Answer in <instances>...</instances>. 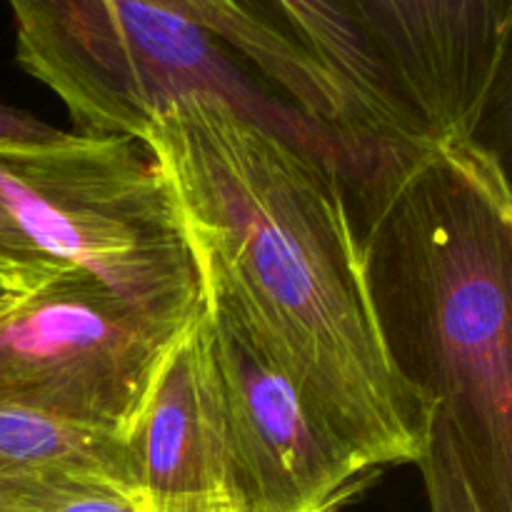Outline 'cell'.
Returning a JSON list of instances; mask_svg holds the SVG:
<instances>
[{
  "mask_svg": "<svg viewBox=\"0 0 512 512\" xmlns=\"http://www.w3.org/2000/svg\"><path fill=\"white\" fill-rule=\"evenodd\" d=\"M0 288H10V285H8V283H5V280H3V278H0ZM10 290H15V288H10ZM15 293H18V290H15ZM20 295H23V293H20Z\"/></svg>",
  "mask_w": 512,
  "mask_h": 512,
  "instance_id": "obj_17",
  "label": "cell"
},
{
  "mask_svg": "<svg viewBox=\"0 0 512 512\" xmlns=\"http://www.w3.org/2000/svg\"><path fill=\"white\" fill-rule=\"evenodd\" d=\"M15 55L83 135L143 140L155 115L215 95L340 165L348 145L270 93L203 25L168 0H8Z\"/></svg>",
  "mask_w": 512,
  "mask_h": 512,
  "instance_id": "obj_3",
  "label": "cell"
},
{
  "mask_svg": "<svg viewBox=\"0 0 512 512\" xmlns=\"http://www.w3.org/2000/svg\"><path fill=\"white\" fill-rule=\"evenodd\" d=\"M140 143L178 205L205 298L365 468L418 463L433 408L385 343L340 165L215 95L163 108Z\"/></svg>",
  "mask_w": 512,
  "mask_h": 512,
  "instance_id": "obj_1",
  "label": "cell"
},
{
  "mask_svg": "<svg viewBox=\"0 0 512 512\" xmlns=\"http://www.w3.org/2000/svg\"><path fill=\"white\" fill-rule=\"evenodd\" d=\"M0 205L50 260L125 303L175 323L198 318V265L140 140L70 133L53 148L0 155Z\"/></svg>",
  "mask_w": 512,
  "mask_h": 512,
  "instance_id": "obj_4",
  "label": "cell"
},
{
  "mask_svg": "<svg viewBox=\"0 0 512 512\" xmlns=\"http://www.w3.org/2000/svg\"><path fill=\"white\" fill-rule=\"evenodd\" d=\"M148 512V510H145ZM193 512H243L238 508H233V505H223V508H210V510H193Z\"/></svg>",
  "mask_w": 512,
  "mask_h": 512,
  "instance_id": "obj_16",
  "label": "cell"
},
{
  "mask_svg": "<svg viewBox=\"0 0 512 512\" xmlns=\"http://www.w3.org/2000/svg\"><path fill=\"white\" fill-rule=\"evenodd\" d=\"M193 323L155 318L65 268L0 313V405L123 440Z\"/></svg>",
  "mask_w": 512,
  "mask_h": 512,
  "instance_id": "obj_5",
  "label": "cell"
},
{
  "mask_svg": "<svg viewBox=\"0 0 512 512\" xmlns=\"http://www.w3.org/2000/svg\"><path fill=\"white\" fill-rule=\"evenodd\" d=\"M123 443L148 512L238 508L228 490L218 383L200 313L160 365Z\"/></svg>",
  "mask_w": 512,
  "mask_h": 512,
  "instance_id": "obj_9",
  "label": "cell"
},
{
  "mask_svg": "<svg viewBox=\"0 0 512 512\" xmlns=\"http://www.w3.org/2000/svg\"><path fill=\"white\" fill-rule=\"evenodd\" d=\"M70 133L43 123L35 115L0 103V155L35 153L65 143Z\"/></svg>",
  "mask_w": 512,
  "mask_h": 512,
  "instance_id": "obj_13",
  "label": "cell"
},
{
  "mask_svg": "<svg viewBox=\"0 0 512 512\" xmlns=\"http://www.w3.org/2000/svg\"><path fill=\"white\" fill-rule=\"evenodd\" d=\"M58 512H145V498L130 485L93 483L78 490Z\"/></svg>",
  "mask_w": 512,
  "mask_h": 512,
  "instance_id": "obj_14",
  "label": "cell"
},
{
  "mask_svg": "<svg viewBox=\"0 0 512 512\" xmlns=\"http://www.w3.org/2000/svg\"><path fill=\"white\" fill-rule=\"evenodd\" d=\"M200 325L218 383L233 503L243 512H343L378 473L320 423L280 365L205 295Z\"/></svg>",
  "mask_w": 512,
  "mask_h": 512,
  "instance_id": "obj_6",
  "label": "cell"
},
{
  "mask_svg": "<svg viewBox=\"0 0 512 512\" xmlns=\"http://www.w3.org/2000/svg\"><path fill=\"white\" fill-rule=\"evenodd\" d=\"M18 298H20V293H15V290L0 288V313H3V310H8Z\"/></svg>",
  "mask_w": 512,
  "mask_h": 512,
  "instance_id": "obj_15",
  "label": "cell"
},
{
  "mask_svg": "<svg viewBox=\"0 0 512 512\" xmlns=\"http://www.w3.org/2000/svg\"><path fill=\"white\" fill-rule=\"evenodd\" d=\"M93 483L140 490L123 440L0 405V512H58Z\"/></svg>",
  "mask_w": 512,
  "mask_h": 512,
  "instance_id": "obj_10",
  "label": "cell"
},
{
  "mask_svg": "<svg viewBox=\"0 0 512 512\" xmlns=\"http://www.w3.org/2000/svg\"><path fill=\"white\" fill-rule=\"evenodd\" d=\"M345 145L425 138L340 0H168Z\"/></svg>",
  "mask_w": 512,
  "mask_h": 512,
  "instance_id": "obj_7",
  "label": "cell"
},
{
  "mask_svg": "<svg viewBox=\"0 0 512 512\" xmlns=\"http://www.w3.org/2000/svg\"><path fill=\"white\" fill-rule=\"evenodd\" d=\"M340 3L425 138H478L508 75L512 0Z\"/></svg>",
  "mask_w": 512,
  "mask_h": 512,
  "instance_id": "obj_8",
  "label": "cell"
},
{
  "mask_svg": "<svg viewBox=\"0 0 512 512\" xmlns=\"http://www.w3.org/2000/svg\"><path fill=\"white\" fill-rule=\"evenodd\" d=\"M63 270L65 265L50 260L0 205V278L28 295Z\"/></svg>",
  "mask_w": 512,
  "mask_h": 512,
  "instance_id": "obj_12",
  "label": "cell"
},
{
  "mask_svg": "<svg viewBox=\"0 0 512 512\" xmlns=\"http://www.w3.org/2000/svg\"><path fill=\"white\" fill-rule=\"evenodd\" d=\"M370 293L400 373L448 423L485 512H512V193L480 138L360 143Z\"/></svg>",
  "mask_w": 512,
  "mask_h": 512,
  "instance_id": "obj_2",
  "label": "cell"
},
{
  "mask_svg": "<svg viewBox=\"0 0 512 512\" xmlns=\"http://www.w3.org/2000/svg\"><path fill=\"white\" fill-rule=\"evenodd\" d=\"M415 465L423 473L430 512H485L460 458L458 443L438 413H433L428 443Z\"/></svg>",
  "mask_w": 512,
  "mask_h": 512,
  "instance_id": "obj_11",
  "label": "cell"
}]
</instances>
